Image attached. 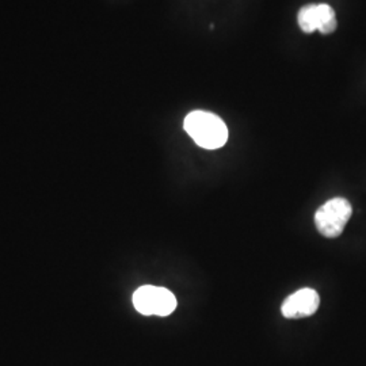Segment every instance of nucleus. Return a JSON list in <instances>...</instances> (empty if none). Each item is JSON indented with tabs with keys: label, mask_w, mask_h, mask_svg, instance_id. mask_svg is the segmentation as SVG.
<instances>
[{
	"label": "nucleus",
	"mask_w": 366,
	"mask_h": 366,
	"mask_svg": "<svg viewBox=\"0 0 366 366\" xmlns=\"http://www.w3.org/2000/svg\"><path fill=\"white\" fill-rule=\"evenodd\" d=\"M352 213V204L346 198H332L315 213L316 228L326 237H338L342 235L346 224L350 220Z\"/></svg>",
	"instance_id": "obj_2"
},
{
	"label": "nucleus",
	"mask_w": 366,
	"mask_h": 366,
	"mask_svg": "<svg viewBox=\"0 0 366 366\" xmlns=\"http://www.w3.org/2000/svg\"><path fill=\"white\" fill-rule=\"evenodd\" d=\"M299 26L304 33H314L319 27L317 4L304 6L297 15Z\"/></svg>",
	"instance_id": "obj_5"
},
{
	"label": "nucleus",
	"mask_w": 366,
	"mask_h": 366,
	"mask_svg": "<svg viewBox=\"0 0 366 366\" xmlns=\"http://www.w3.org/2000/svg\"><path fill=\"white\" fill-rule=\"evenodd\" d=\"M317 11H319V27H317V30L322 34H331L338 26L335 11L328 4H317Z\"/></svg>",
	"instance_id": "obj_6"
},
{
	"label": "nucleus",
	"mask_w": 366,
	"mask_h": 366,
	"mask_svg": "<svg viewBox=\"0 0 366 366\" xmlns=\"http://www.w3.org/2000/svg\"><path fill=\"white\" fill-rule=\"evenodd\" d=\"M133 305L145 316H169L177 308V299L169 289L145 285L134 292Z\"/></svg>",
	"instance_id": "obj_3"
},
{
	"label": "nucleus",
	"mask_w": 366,
	"mask_h": 366,
	"mask_svg": "<svg viewBox=\"0 0 366 366\" xmlns=\"http://www.w3.org/2000/svg\"><path fill=\"white\" fill-rule=\"evenodd\" d=\"M184 131L198 147L217 149L228 140V128L222 118L209 112L196 110L184 118Z\"/></svg>",
	"instance_id": "obj_1"
},
{
	"label": "nucleus",
	"mask_w": 366,
	"mask_h": 366,
	"mask_svg": "<svg viewBox=\"0 0 366 366\" xmlns=\"http://www.w3.org/2000/svg\"><path fill=\"white\" fill-rule=\"evenodd\" d=\"M320 299L314 289H300L282 302L281 312L287 319L308 317L319 310Z\"/></svg>",
	"instance_id": "obj_4"
}]
</instances>
